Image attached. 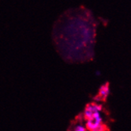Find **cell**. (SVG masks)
<instances>
[{
	"instance_id": "3",
	"label": "cell",
	"mask_w": 131,
	"mask_h": 131,
	"mask_svg": "<svg viewBox=\"0 0 131 131\" xmlns=\"http://www.w3.org/2000/svg\"><path fill=\"white\" fill-rule=\"evenodd\" d=\"M110 93H111V89L109 87V84L108 83L103 84V85L100 87L99 91V95H98V98L99 99V100L106 99L109 96Z\"/></svg>"
},
{
	"instance_id": "2",
	"label": "cell",
	"mask_w": 131,
	"mask_h": 131,
	"mask_svg": "<svg viewBox=\"0 0 131 131\" xmlns=\"http://www.w3.org/2000/svg\"><path fill=\"white\" fill-rule=\"evenodd\" d=\"M98 112H103V106L99 103H91L86 106L83 111V118L87 119Z\"/></svg>"
},
{
	"instance_id": "4",
	"label": "cell",
	"mask_w": 131,
	"mask_h": 131,
	"mask_svg": "<svg viewBox=\"0 0 131 131\" xmlns=\"http://www.w3.org/2000/svg\"><path fill=\"white\" fill-rule=\"evenodd\" d=\"M73 131H88L85 125H83V124H77L75 126Z\"/></svg>"
},
{
	"instance_id": "1",
	"label": "cell",
	"mask_w": 131,
	"mask_h": 131,
	"mask_svg": "<svg viewBox=\"0 0 131 131\" xmlns=\"http://www.w3.org/2000/svg\"><path fill=\"white\" fill-rule=\"evenodd\" d=\"M85 126L88 131H106V126L103 121V113H95L85 119Z\"/></svg>"
}]
</instances>
